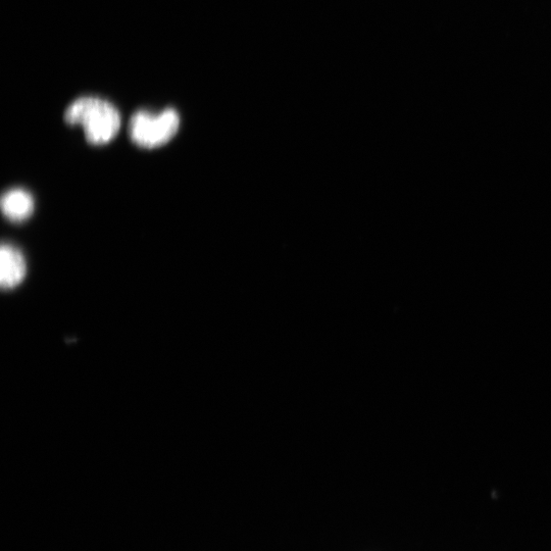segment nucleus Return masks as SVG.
I'll return each mask as SVG.
<instances>
[{"instance_id":"7ed1b4c3","label":"nucleus","mask_w":551,"mask_h":551,"mask_svg":"<svg viewBox=\"0 0 551 551\" xmlns=\"http://www.w3.org/2000/svg\"><path fill=\"white\" fill-rule=\"evenodd\" d=\"M27 272L26 261L20 250L4 243L0 250V284L10 290L20 285Z\"/></svg>"},{"instance_id":"f257e3e1","label":"nucleus","mask_w":551,"mask_h":551,"mask_svg":"<svg viewBox=\"0 0 551 551\" xmlns=\"http://www.w3.org/2000/svg\"><path fill=\"white\" fill-rule=\"evenodd\" d=\"M65 121L72 126H81L87 142L96 146L110 143L121 127V116L116 107L95 96L76 99L66 110Z\"/></svg>"},{"instance_id":"f03ea898","label":"nucleus","mask_w":551,"mask_h":551,"mask_svg":"<svg viewBox=\"0 0 551 551\" xmlns=\"http://www.w3.org/2000/svg\"><path fill=\"white\" fill-rule=\"evenodd\" d=\"M179 128V114L176 110L169 108L159 114L147 111L135 113L130 121L129 132L137 146L157 148L170 142Z\"/></svg>"},{"instance_id":"20e7f679","label":"nucleus","mask_w":551,"mask_h":551,"mask_svg":"<svg viewBox=\"0 0 551 551\" xmlns=\"http://www.w3.org/2000/svg\"><path fill=\"white\" fill-rule=\"evenodd\" d=\"M2 211L8 220L15 223L24 222L33 215V196L22 188L8 190L2 197Z\"/></svg>"}]
</instances>
